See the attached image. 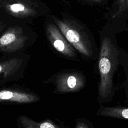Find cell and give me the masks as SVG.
I'll list each match as a JSON object with an SVG mask.
<instances>
[{
  "label": "cell",
  "mask_w": 128,
  "mask_h": 128,
  "mask_svg": "<svg viewBox=\"0 0 128 128\" xmlns=\"http://www.w3.org/2000/svg\"><path fill=\"white\" fill-rule=\"evenodd\" d=\"M120 51L112 38H102L98 56L100 81L98 84L97 102L100 104L110 102L113 100L116 88L114 76L120 62Z\"/></svg>",
  "instance_id": "6da1fadb"
},
{
  "label": "cell",
  "mask_w": 128,
  "mask_h": 128,
  "mask_svg": "<svg viewBox=\"0 0 128 128\" xmlns=\"http://www.w3.org/2000/svg\"><path fill=\"white\" fill-rule=\"evenodd\" d=\"M60 15L59 17L50 14L48 16L56 24L82 58L88 60L98 58L99 50L88 30L74 16L64 12Z\"/></svg>",
  "instance_id": "7a4b0ae2"
},
{
  "label": "cell",
  "mask_w": 128,
  "mask_h": 128,
  "mask_svg": "<svg viewBox=\"0 0 128 128\" xmlns=\"http://www.w3.org/2000/svg\"><path fill=\"white\" fill-rule=\"evenodd\" d=\"M50 13V8L42 0H2L0 4V20L8 24H28Z\"/></svg>",
  "instance_id": "3957f363"
},
{
  "label": "cell",
  "mask_w": 128,
  "mask_h": 128,
  "mask_svg": "<svg viewBox=\"0 0 128 128\" xmlns=\"http://www.w3.org/2000/svg\"><path fill=\"white\" fill-rule=\"evenodd\" d=\"M36 38V32L27 24H8L0 34V52H22L34 44Z\"/></svg>",
  "instance_id": "277c9868"
},
{
  "label": "cell",
  "mask_w": 128,
  "mask_h": 128,
  "mask_svg": "<svg viewBox=\"0 0 128 128\" xmlns=\"http://www.w3.org/2000/svg\"><path fill=\"white\" fill-rule=\"evenodd\" d=\"M44 83L51 84L54 86L53 94H65L78 92L83 89L86 85V78L81 71L66 69L52 74Z\"/></svg>",
  "instance_id": "5b68a950"
},
{
  "label": "cell",
  "mask_w": 128,
  "mask_h": 128,
  "mask_svg": "<svg viewBox=\"0 0 128 128\" xmlns=\"http://www.w3.org/2000/svg\"><path fill=\"white\" fill-rule=\"evenodd\" d=\"M30 57L24 52L3 54L0 57V86L24 78Z\"/></svg>",
  "instance_id": "8992f818"
},
{
  "label": "cell",
  "mask_w": 128,
  "mask_h": 128,
  "mask_svg": "<svg viewBox=\"0 0 128 128\" xmlns=\"http://www.w3.org/2000/svg\"><path fill=\"white\" fill-rule=\"evenodd\" d=\"M45 22V33L53 49L62 57L79 61L76 50L70 44L56 24L48 16Z\"/></svg>",
  "instance_id": "52a82bcc"
},
{
  "label": "cell",
  "mask_w": 128,
  "mask_h": 128,
  "mask_svg": "<svg viewBox=\"0 0 128 128\" xmlns=\"http://www.w3.org/2000/svg\"><path fill=\"white\" fill-rule=\"evenodd\" d=\"M40 100L38 94L28 89L17 86L0 87V104H29Z\"/></svg>",
  "instance_id": "ba28073f"
},
{
  "label": "cell",
  "mask_w": 128,
  "mask_h": 128,
  "mask_svg": "<svg viewBox=\"0 0 128 128\" xmlns=\"http://www.w3.org/2000/svg\"><path fill=\"white\" fill-rule=\"evenodd\" d=\"M16 125L18 128H70L64 122L58 119L48 118L41 122H36L24 115L17 118Z\"/></svg>",
  "instance_id": "9c48e42d"
},
{
  "label": "cell",
  "mask_w": 128,
  "mask_h": 128,
  "mask_svg": "<svg viewBox=\"0 0 128 128\" xmlns=\"http://www.w3.org/2000/svg\"><path fill=\"white\" fill-rule=\"evenodd\" d=\"M96 114L98 116L128 120V106H116L110 107L100 104V108Z\"/></svg>",
  "instance_id": "30bf717a"
},
{
  "label": "cell",
  "mask_w": 128,
  "mask_h": 128,
  "mask_svg": "<svg viewBox=\"0 0 128 128\" xmlns=\"http://www.w3.org/2000/svg\"><path fill=\"white\" fill-rule=\"evenodd\" d=\"M110 14L114 20H125L128 16V0H114Z\"/></svg>",
  "instance_id": "8fae6325"
},
{
  "label": "cell",
  "mask_w": 128,
  "mask_h": 128,
  "mask_svg": "<svg viewBox=\"0 0 128 128\" xmlns=\"http://www.w3.org/2000/svg\"><path fill=\"white\" fill-rule=\"evenodd\" d=\"M74 128H94V127L88 120L84 118H80L76 120Z\"/></svg>",
  "instance_id": "7c38bea8"
},
{
  "label": "cell",
  "mask_w": 128,
  "mask_h": 128,
  "mask_svg": "<svg viewBox=\"0 0 128 128\" xmlns=\"http://www.w3.org/2000/svg\"><path fill=\"white\" fill-rule=\"evenodd\" d=\"M8 24L5 21L0 20V34L4 30Z\"/></svg>",
  "instance_id": "4fadbf2b"
},
{
  "label": "cell",
  "mask_w": 128,
  "mask_h": 128,
  "mask_svg": "<svg viewBox=\"0 0 128 128\" xmlns=\"http://www.w3.org/2000/svg\"><path fill=\"white\" fill-rule=\"evenodd\" d=\"M86 0L92 3L96 4H104L106 0Z\"/></svg>",
  "instance_id": "5bb4252c"
},
{
  "label": "cell",
  "mask_w": 128,
  "mask_h": 128,
  "mask_svg": "<svg viewBox=\"0 0 128 128\" xmlns=\"http://www.w3.org/2000/svg\"><path fill=\"white\" fill-rule=\"evenodd\" d=\"M64 4H68L69 3V2L68 0H60Z\"/></svg>",
  "instance_id": "9a60e30c"
},
{
  "label": "cell",
  "mask_w": 128,
  "mask_h": 128,
  "mask_svg": "<svg viewBox=\"0 0 128 128\" xmlns=\"http://www.w3.org/2000/svg\"><path fill=\"white\" fill-rule=\"evenodd\" d=\"M2 0H0V3H1V2H2Z\"/></svg>",
  "instance_id": "2e32d148"
},
{
  "label": "cell",
  "mask_w": 128,
  "mask_h": 128,
  "mask_svg": "<svg viewBox=\"0 0 128 128\" xmlns=\"http://www.w3.org/2000/svg\"></svg>",
  "instance_id": "e0dca14e"
}]
</instances>
